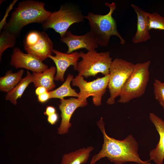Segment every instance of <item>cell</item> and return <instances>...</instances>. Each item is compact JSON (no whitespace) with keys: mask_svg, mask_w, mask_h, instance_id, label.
<instances>
[{"mask_svg":"<svg viewBox=\"0 0 164 164\" xmlns=\"http://www.w3.org/2000/svg\"><path fill=\"white\" fill-rule=\"evenodd\" d=\"M97 125L103 135L104 143L101 150L94 155L90 164H95L101 159L107 157L115 164H123L134 162L139 164H151L149 160L143 161L138 154V144L132 135L120 140L109 136L106 133L103 118L97 122Z\"/></svg>","mask_w":164,"mask_h":164,"instance_id":"1","label":"cell"},{"mask_svg":"<svg viewBox=\"0 0 164 164\" xmlns=\"http://www.w3.org/2000/svg\"><path fill=\"white\" fill-rule=\"evenodd\" d=\"M45 5L43 2L33 0L20 2L11 14L3 29L16 35L24 26L29 24H42L52 12L45 9Z\"/></svg>","mask_w":164,"mask_h":164,"instance_id":"2","label":"cell"},{"mask_svg":"<svg viewBox=\"0 0 164 164\" xmlns=\"http://www.w3.org/2000/svg\"><path fill=\"white\" fill-rule=\"evenodd\" d=\"M105 5L110 9L107 14L101 15L89 12L87 15L84 16L88 20L90 32L94 37L98 46H106L112 36H117L120 39L121 44L124 45L126 41L118 32L116 21L112 16L116 9V4L113 2L111 3H105Z\"/></svg>","mask_w":164,"mask_h":164,"instance_id":"3","label":"cell"},{"mask_svg":"<svg viewBox=\"0 0 164 164\" xmlns=\"http://www.w3.org/2000/svg\"><path fill=\"white\" fill-rule=\"evenodd\" d=\"M150 64L151 61L148 60L135 64L132 73L121 90L118 102L127 103L144 94L149 80Z\"/></svg>","mask_w":164,"mask_h":164,"instance_id":"4","label":"cell"},{"mask_svg":"<svg viewBox=\"0 0 164 164\" xmlns=\"http://www.w3.org/2000/svg\"><path fill=\"white\" fill-rule=\"evenodd\" d=\"M79 54L82 60L78 63V75L87 78L98 73L104 76L109 74L112 61L109 52L98 53L95 50L87 53L80 51Z\"/></svg>","mask_w":164,"mask_h":164,"instance_id":"5","label":"cell"},{"mask_svg":"<svg viewBox=\"0 0 164 164\" xmlns=\"http://www.w3.org/2000/svg\"><path fill=\"white\" fill-rule=\"evenodd\" d=\"M84 16L76 7L72 5L61 6L58 11L51 12L42 23L44 29H53L63 37L73 24L84 21Z\"/></svg>","mask_w":164,"mask_h":164,"instance_id":"6","label":"cell"},{"mask_svg":"<svg viewBox=\"0 0 164 164\" xmlns=\"http://www.w3.org/2000/svg\"><path fill=\"white\" fill-rule=\"evenodd\" d=\"M135 67V64L121 59L115 58L112 60L110 68L108 87L110 96L107 101L108 104L114 103L115 99L119 96Z\"/></svg>","mask_w":164,"mask_h":164,"instance_id":"7","label":"cell"},{"mask_svg":"<svg viewBox=\"0 0 164 164\" xmlns=\"http://www.w3.org/2000/svg\"><path fill=\"white\" fill-rule=\"evenodd\" d=\"M110 79L109 74L101 78H98L92 81L87 82L83 76L78 75L72 81L73 86H77L80 89L77 98L83 102H87V99L92 97L93 104L96 106L101 104L102 97L108 87Z\"/></svg>","mask_w":164,"mask_h":164,"instance_id":"8","label":"cell"},{"mask_svg":"<svg viewBox=\"0 0 164 164\" xmlns=\"http://www.w3.org/2000/svg\"><path fill=\"white\" fill-rule=\"evenodd\" d=\"M10 64L16 69L24 68L34 73H40L48 68V66L34 56L23 53L18 48H14Z\"/></svg>","mask_w":164,"mask_h":164,"instance_id":"9","label":"cell"},{"mask_svg":"<svg viewBox=\"0 0 164 164\" xmlns=\"http://www.w3.org/2000/svg\"><path fill=\"white\" fill-rule=\"evenodd\" d=\"M60 40L67 46L68 50L67 53L68 54L81 48H85L88 51H94L99 46L90 32L83 35H76L70 31H67L64 36L61 38Z\"/></svg>","mask_w":164,"mask_h":164,"instance_id":"10","label":"cell"},{"mask_svg":"<svg viewBox=\"0 0 164 164\" xmlns=\"http://www.w3.org/2000/svg\"><path fill=\"white\" fill-rule=\"evenodd\" d=\"M53 52L55 55L53 56L50 55L48 57L52 59L56 65V72L54 80L63 82L64 73L70 66H73L74 70H77L78 61L80 57L79 53L76 52L68 54L55 49H53Z\"/></svg>","mask_w":164,"mask_h":164,"instance_id":"11","label":"cell"},{"mask_svg":"<svg viewBox=\"0 0 164 164\" xmlns=\"http://www.w3.org/2000/svg\"><path fill=\"white\" fill-rule=\"evenodd\" d=\"M59 108L61 111V121L58 128L57 133L64 134L68 133L72 124L70 122L71 117L75 110L78 108L84 107L87 104V102H83L77 98H70L68 99H60Z\"/></svg>","mask_w":164,"mask_h":164,"instance_id":"12","label":"cell"},{"mask_svg":"<svg viewBox=\"0 0 164 164\" xmlns=\"http://www.w3.org/2000/svg\"><path fill=\"white\" fill-rule=\"evenodd\" d=\"M149 118L155 126L159 136V142L155 148L149 152L150 160L156 164H163L164 159V120L153 113H150Z\"/></svg>","mask_w":164,"mask_h":164,"instance_id":"13","label":"cell"},{"mask_svg":"<svg viewBox=\"0 0 164 164\" xmlns=\"http://www.w3.org/2000/svg\"><path fill=\"white\" fill-rule=\"evenodd\" d=\"M53 43L47 34L40 32V38L34 45L24 47L28 53L43 61L51 55L53 49Z\"/></svg>","mask_w":164,"mask_h":164,"instance_id":"14","label":"cell"},{"mask_svg":"<svg viewBox=\"0 0 164 164\" xmlns=\"http://www.w3.org/2000/svg\"><path fill=\"white\" fill-rule=\"evenodd\" d=\"M131 6L137 15V29L132 41L135 43L147 41L151 38L149 31L148 17L147 12L134 4Z\"/></svg>","mask_w":164,"mask_h":164,"instance_id":"15","label":"cell"},{"mask_svg":"<svg viewBox=\"0 0 164 164\" xmlns=\"http://www.w3.org/2000/svg\"><path fill=\"white\" fill-rule=\"evenodd\" d=\"M56 72V67L51 66L43 72H33V83L35 87L42 86L45 87L48 92L55 87L54 76Z\"/></svg>","mask_w":164,"mask_h":164,"instance_id":"16","label":"cell"},{"mask_svg":"<svg viewBox=\"0 0 164 164\" xmlns=\"http://www.w3.org/2000/svg\"><path fill=\"white\" fill-rule=\"evenodd\" d=\"M94 149L91 146L85 147L64 155L61 164H84L87 161L91 152Z\"/></svg>","mask_w":164,"mask_h":164,"instance_id":"17","label":"cell"},{"mask_svg":"<svg viewBox=\"0 0 164 164\" xmlns=\"http://www.w3.org/2000/svg\"><path fill=\"white\" fill-rule=\"evenodd\" d=\"M33 77L29 71L27 74L22 78L19 82L10 92L7 93L5 99L10 101L12 104L16 105L18 99L21 97L24 91L29 84L33 82Z\"/></svg>","mask_w":164,"mask_h":164,"instance_id":"18","label":"cell"},{"mask_svg":"<svg viewBox=\"0 0 164 164\" xmlns=\"http://www.w3.org/2000/svg\"><path fill=\"white\" fill-rule=\"evenodd\" d=\"M24 71L23 69L15 73L10 70L0 78V90L7 93L11 91L22 79Z\"/></svg>","mask_w":164,"mask_h":164,"instance_id":"19","label":"cell"},{"mask_svg":"<svg viewBox=\"0 0 164 164\" xmlns=\"http://www.w3.org/2000/svg\"><path fill=\"white\" fill-rule=\"evenodd\" d=\"M73 78V75L68 74L65 81L61 86L54 90L49 92L50 99L58 98L61 99L66 97H78V93L72 89L70 85Z\"/></svg>","mask_w":164,"mask_h":164,"instance_id":"20","label":"cell"},{"mask_svg":"<svg viewBox=\"0 0 164 164\" xmlns=\"http://www.w3.org/2000/svg\"><path fill=\"white\" fill-rule=\"evenodd\" d=\"M16 35L7 31L4 30L1 32L0 36V58L7 48L12 47L15 46Z\"/></svg>","mask_w":164,"mask_h":164,"instance_id":"21","label":"cell"},{"mask_svg":"<svg viewBox=\"0 0 164 164\" xmlns=\"http://www.w3.org/2000/svg\"><path fill=\"white\" fill-rule=\"evenodd\" d=\"M149 29L164 30V17L156 12L149 13L148 17Z\"/></svg>","mask_w":164,"mask_h":164,"instance_id":"22","label":"cell"},{"mask_svg":"<svg viewBox=\"0 0 164 164\" xmlns=\"http://www.w3.org/2000/svg\"><path fill=\"white\" fill-rule=\"evenodd\" d=\"M155 99L164 109V84L160 80L155 79L153 83Z\"/></svg>","mask_w":164,"mask_h":164,"instance_id":"23","label":"cell"},{"mask_svg":"<svg viewBox=\"0 0 164 164\" xmlns=\"http://www.w3.org/2000/svg\"><path fill=\"white\" fill-rule=\"evenodd\" d=\"M40 32L36 31H32L26 36L24 41V46H29L34 45L39 39Z\"/></svg>","mask_w":164,"mask_h":164,"instance_id":"24","label":"cell"},{"mask_svg":"<svg viewBox=\"0 0 164 164\" xmlns=\"http://www.w3.org/2000/svg\"><path fill=\"white\" fill-rule=\"evenodd\" d=\"M17 1V0H14L10 4L9 6L7 9L6 13L4 16L0 23V31H1L2 29L3 28L4 26L7 23L6 20V19L8 16V14L9 13L10 11H11L12 9L13 6Z\"/></svg>","mask_w":164,"mask_h":164,"instance_id":"25","label":"cell"},{"mask_svg":"<svg viewBox=\"0 0 164 164\" xmlns=\"http://www.w3.org/2000/svg\"><path fill=\"white\" fill-rule=\"evenodd\" d=\"M50 99V97L49 92L38 96V100L41 103H44Z\"/></svg>","mask_w":164,"mask_h":164,"instance_id":"26","label":"cell"},{"mask_svg":"<svg viewBox=\"0 0 164 164\" xmlns=\"http://www.w3.org/2000/svg\"><path fill=\"white\" fill-rule=\"evenodd\" d=\"M58 119V115L56 113L48 116L47 120L49 123L52 125H53L56 124Z\"/></svg>","mask_w":164,"mask_h":164,"instance_id":"27","label":"cell"},{"mask_svg":"<svg viewBox=\"0 0 164 164\" xmlns=\"http://www.w3.org/2000/svg\"><path fill=\"white\" fill-rule=\"evenodd\" d=\"M56 113V108L51 106H47L44 114L46 115L49 116Z\"/></svg>","mask_w":164,"mask_h":164,"instance_id":"28","label":"cell"},{"mask_svg":"<svg viewBox=\"0 0 164 164\" xmlns=\"http://www.w3.org/2000/svg\"><path fill=\"white\" fill-rule=\"evenodd\" d=\"M48 92L46 89L43 87L40 86L36 88L35 93L38 96Z\"/></svg>","mask_w":164,"mask_h":164,"instance_id":"29","label":"cell"},{"mask_svg":"<svg viewBox=\"0 0 164 164\" xmlns=\"http://www.w3.org/2000/svg\"></svg>","mask_w":164,"mask_h":164,"instance_id":"30","label":"cell"}]
</instances>
